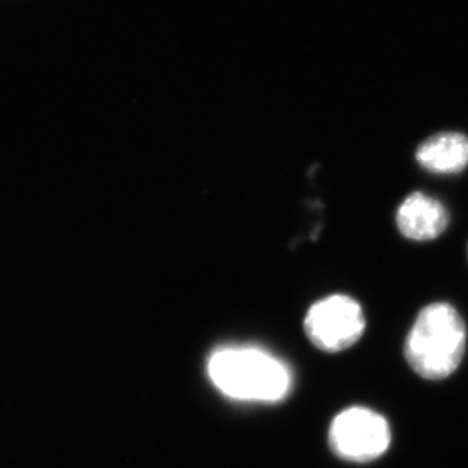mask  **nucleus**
<instances>
[{"instance_id": "1", "label": "nucleus", "mask_w": 468, "mask_h": 468, "mask_svg": "<svg viewBox=\"0 0 468 468\" xmlns=\"http://www.w3.org/2000/svg\"><path fill=\"white\" fill-rule=\"evenodd\" d=\"M467 346V326L448 302H433L419 311L405 340L410 367L428 380L451 377L460 367Z\"/></svg>"}, {"instance_id": "2", "label": "nucleus", "mask_w": 468, "mask_h": 468, "mask_svg": "<svg viewBox=\"0 0 468 468\" xmlns=\"http://www.w3.org/2000/svg\"><path fill=\"white\" fill-rule=\"evenodd\" d=\"M208 377L221 393L239 401L279 402L292 375L282 360L258 347H223L209 356Z\"/></svg>"}, {"instance_id": "3", "label": "nucleus", "mask_w": 468, "mask_h": 468, "mask_svg": "<svg viewBox=\"0 0 468 468\" xmlns=\"http://www.w3.org/2000/svg\"><path fill=\"white\" fill-rule=\"evenodd\" d=\"M366 315L358 301L346 294L323 298L310 307L304 332L326 353H338L358 343L366 331Z\"/></svg>"}, {"instance_id": "4", "label": "nucleus", "mask_w": 468, "mask_h": 468, "mask_svg": "<svg viewBox=\"0 0 468 468\" xmlns=\"http://www.w3.org/2000/svg\"><path fill=\"white\" fill-rule=\"evenodd\" d=\"M390 440L388 421L365 408L345 410L329 428V445L335 454L356 463L381 457L389 448Z\"/></svg>"}, {"instance_id": "5", "label": "nucleus", "mask_w": 468, "mask_h": 468, "mask_svg": "<svg viewBox=\"0 0 468 468\" xmlns=\"http://www.w3.org/2000/svg\"><path fill=\"white\" fill-rule=\"evenodd\" d=\"M396 226L410 241H433L451 226V212L435 197L412 192L397 208Z\"/></svg>"}, {"instance_id": "6", "label": "nucleus", "mask_w": 468, "mask_h": 468, "mask_svg": "<svg viewBox=\"0 0 468 468\" xmlns=\"http://www.w3.org/2000/svg\"><path fill=\"white\" fill-rule=\"evenodd\" d=\"M415 160L432 175H458L468 167V135L440 132L419 144Z\"/></svg>"}, {"instance_id": "7", "label": "nucleus", "mask_w": 468, "mask_h": 468, "mask_svg": "<svg viewBox=\"0 0 468 468\" xmlns=\"http://www.w3.org/2000/svg\"><path fill=\"white\" fill-rule=\"evenodd\" d=\"M467 257H468V243H467Z\"/></svg>"}]
</instances>
